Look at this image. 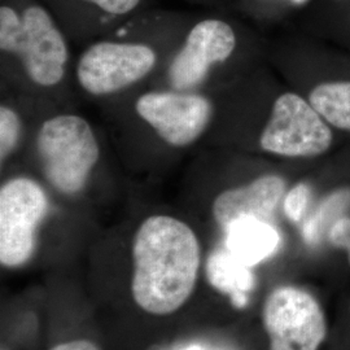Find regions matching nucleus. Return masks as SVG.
I'll return each mask as SVG.
<instances>
[{"label": "nucleus", "instance_id": "obj_16", "mask_svg": "<svg viewBox=\"0 0 350 350\" xmlns=\"http://www.w3.org/2000/svg\"><path fill=\"white\" fill-rule=\"evenodd\" d=\"M342 201L344 198L341 195L332 196L329 200L325 201V204L321 206V209L315 213L309 221H306V224L304 226V238L309 244L317 243L318 239L321 238V232L323 228V219L327 218V214H331L334 208L338 206V204Z\"/></svg>", "mask_w": 350, "mask_h": 350}, {"label": "nucleus", "instance_id": "obj_2", "mask_svg": "<svg viewBox=\"0 0 350 350\" xmlns=\"http://www.w3.org/2000/svg\"><path fill=\"white\" fill-rule=\"evenodd\" d=\"M0 51L3 57L17 60L36 88H57L65 79L69 47L42 5H29L23 12L10 5L0 7Z\"/></svg>", "mask_w": 350, "mask_h": 350}, {"label": "nucleus", "instance_id": "obj_7", "mask_svg": "<svg viewBox=\"0 0 350 350\" xmlns=\"http://www.w3.org/2000/svg\"><path fill=\"white\" fill-rule=\"evenodd\" d=\"M323 120L310 103L286 92L274 101L260 146L265 152L283 157L322 154L332 143V133Z\"/></svg>", "mask_w": 350, "mask_h": 350}, {"label": "nucleus", "instance_id": "obj_6", "mask_svg": "<svg viewBox=\"0 0 350 350\" xmlns=\"http://www.w3.org/2000/svg\"><path fill=\"white\" fill-rule=\"evenodd\" d=\"M134 109L167 147L175 150L188 148L202 138L214 116L212 100L201 91L173 88L140 94Z\"/></svg>", "mask_w": 350, "mask_h": 350}, {"label": "nucleus", "instance_id": "obj_14", "mask_svg": "<svg viewBox=\"0 0 350 350\" xmlns=\"http://www.w3.org/2000/svg\"><path fill=\"white\" fill-rule=\"evenodd\" d=\"M24 126L18 112L8 104L0 107V163H4L16 153L23 138Z\"/></svg>", "mask_w": 350, "mask_h": 350}, {"label": "nucleus", "instance_id": "obj_10", "mask_svg": "<svg viewBox=\"0 0 350 350\" xmlns=\"http://www.w3.org/2000/svg\"><path fill=\"white\" fill-rule=\"evenodd\" d=\"M286 193V182L275 174L262 175L248 185L221 192L213 201L214 221L224 230L240 218L269 221Z\"/></svg>", "mask_w": 350, "mask_h": 350}, {"label": "nucleus", "instance_id": "obj_11", "mask_svg": "<svg viewBox=\"0 0 350 350\" xmlns=\"http://www.w3.org/2000/svg\"><path fill=\"white\" fill-rule=\"evenodd\" d=\"M225 248L247 266H256L275 253L280 235L270 221L240 218L225 230Z\"/></svg>", "mask_w": 350, "mask_h": 350}, {"label": "nucleus", "instance_id": "obj_5", "mask_svg": "<svg viewBox=\"0 0 350 350\" xmlns=\"http://www.w3.org/2000/svg\"><path fill=\"white\" fill-rule=\"evenodd\" d=\"M50 211L44 187L31 176L17 175L0 188V262L18 267L36 252L39 226Z\"/></svg>", "mask_w": 350, "mask_h": 350}, {"label": "nucleus", "instance_id": "obj_20", "mask_svg": "<svg viewBox=\"0 0 350 350\" xmlns=\"http://www.w3.org/2000/svg\"><path fill=\"white\" fill-rule=\"evenodd\" d=\"M183 350H205V349H202V348H200V347H195V345H193V347H188V348H186V349H183Z\"/></svg>", "mask_w": 350, "mask_h": 350}, {"label": "nucleus", "instance_id": "obj_17", "mask_svg": "<svg viewBox=\"0 0 350 350\" xmlns=\"http://www.w3.org/2000/svg\"><path fill=\"white\" fill-rule=\"evenodd\" d=\"M329 240L335 247L347 250L350 263V218H340L332 225Z\"/></svg>", "mask_w": 350, "mask_h": 350}, {"label": "nucleus", "instance_id": "obj_12", "mask_svg": "<svg viewBox=\"0 0 350 350\" xmlns=\"http://www.w3.org/2000/svg\"><path fill=\"white\" fill-rule=\"evenodd\" d=\"M206 276L213 287L230 296L235 308L248 304L247 293L254 287V275L250 266L241 262L230 250L213 252L206 262Z\"/></svg>", "mask_w": 350, "mask_h": 350}, {"label": "nucleus", "instance_id": "obj_8", "mask_svg": "<svg viewBox=\"0 0 350 350\" xmlns=\"http://www.w3.org/2000/svg\"><path fill=\"white\" fill-rule=\"evenodd\" d=\"M262 322L270 350H318L327 334L319 304L299 288L274 289L265 301Z\"/></svg>", "mask_w": 350, "mask_h": 350}, {"label": "nucleus", "instance_id": "obj_19", "mask_svg": "<svg viewBox=\"0 0 350 350\" xmlns=\"http://www.w3.org/2000/svg\"><path fill=\"white\" fill-rule=\"evenodd\" d=\"M51 350H99V348L88 340H75L59 344Z\"/></svg>", "mask_w": 350, "mask_h": 350}, {"label": "nucleus", "instance_id": "obj_4", "mask_svg": "<svg viewBox=\"0 0 350 350\" xmlns=\"http://www.w3.org/2000/svg\"><path fill=\"white\" fill-rule=\"evenodd\" d=\"M157 64L159 55L150 44L100 40L81 53L75 78L90 96L108 98L137 86Z\"/></svg>", "mask_w": 350, "mask_h": 350}, {"label": "nucleus", "instance_id": "obj_3", "mask_svg": "<svg viewBox=\"0 0 350 350\" xmlns=\"http://www.w3.org/2000/svg\"><path fill=\"white\" fill-rule=\"evenodd\" d=\"M34 148L43 178L65 196H75L88 187L100 163V143L92 126L73 113L46 118L38 129Z\"/></svg>", "mask_w": 350, "mask_h": 350}, {"label": "nucleus", "instance_id": "obj_9", "mask_svg": "<svg viewBox=\"0 0 350 350\" xmlns=\"http://www.w3.org/2000/svg\"><path fill=\"white\" fill-rule=\"evenodd\" d=\"M237 47V36L225 21L208 18L193 26L165 70L166 88L200 91L215 65Z\"/></svg>", "mask_w": 350, "mask_h": 350}, {"label": "nucleus", "instance_id": "obj_1", "mask_svg": "<svg viewBox=\"0 0 350 350\" xmlns=\"http://www.w3.org/2000/svg\"><path fill=\"white\" fill-rule=\"evenodd\" d=\"M131 295L142 310L169 315L191 297L199 275L200 241L189 226L154 214L138 226L133 244Z\"/></svg>", "mask_w": 350, "mask_h": 350}, {"label": "nucleus", "instance_id": "obj_15", "mask_svg": "<svg viewBox=\"0 0 350 350\" xmlns=\"http://www.w3.org/2000/svg\"><path fill=\"white\" fill-rule=\"evenodd\" d=\"M310 198V188L300 183L291 188L284 199V212L292 222H300Z\"/></svg>", "mask_w": 350, "mask_h": 350}, {"label": "nucleus", "instance_id": "obj_18", "mask_svg": "<svg viewBox=\"0 0 350 350\" xmlns=\"http://www.w3.org/2000/svg\"><path fill=\"white\" fill-rule=\"evenodd\" d=\"M98 8H100L103 12L109 14H126L134 11L140 3V0H85Z\"/></svg>", "mask_w": 350, "mask_h": 350}, {"label": "nucleus", "instance_id": "obj_13", "mask_svg": "<svg viewBox=\"0 0 350 350\" xmlns=\"http://www.w3.org/2000/svg\"><path fill=\"white\" fill-rule=\"evenodd\" d=\"M309 103L328 124L350 131V82H331L314 88Z\"/></svg>", "mask_w": 350, "mask_h": 350}]
</instances>
